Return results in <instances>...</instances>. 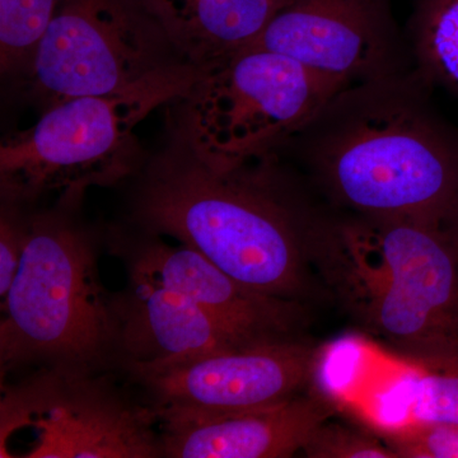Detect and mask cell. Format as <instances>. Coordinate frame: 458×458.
<instances>
[{
  "instance_id": "6da1fadb",
  "label": "cell",
  "mask_w": 458,
  "mask_h": 458,
  "mask_svg": "<svg viewBox=\"0 0 458 458\" xmlns=\"http://www.w3.org/2000/svg\"><path fill=\"white\" fill-rule=\"evenodd\" d=\"M125 225L176 238L259 293L301 302L313 241L335 213L278 152L223 161L174 120L165 144L131 177Z\"/></svg>"
},
{
  "instance_id": "7a4b0ae2",
  "label": "cell",
  "mask_w": 458,
  "mask_h": 458,
  "mask_svg": "<svg viewBox=\"0 0 458 458\" xmlns=\"http://www.w3.org/2000/svg\"><path fill=\"white\" fill-rule=\"evenodd\" d=\"M417 69L352 84L276 152L331 207L445 225L458 203V134Z\"/></svg>"
},
{
  "instance_id": "3957f363",
  "label": "cell",
  "mask_w": 458,
  "mask_h": 458,
  "mask_svg": "<svg viewBox=\"0 0 458 458\" xmlns=\"http://www.w3.org/2000/svg\"><path fill=\"white\" fill-rule=\"evenodd\" d=\"M82 205L29 208L20 267L2 298L0 379L38 372L120 373L114 293L102 285L98 237Z\"/></svg>"
},
{
  "instance_id": "277c9868",
  "label": "cell",
  "mask_w": 458,
  "mask_h": 458,
  "mask_svg": "<svg viewBox=\"0 0 458 458\" xmlns=\"http://www.w3.org/2000/svg\"><path fill=\"white\" fill-rule=\"evenodd\" d=\"M315 256L361 324L412 360L458 348V242L443 225L343 213Z\"/></svg>"
},
{
  "instance_id": "5b68a950",
  "label": "cell",
  "mask_w": 458,
  "mask_h": 458,
  "mask_svg": "<svg viewBox=\"0 0 458 458\" xmlns=\"http://www.w3.org/2000/svg\"><path fill=\"white\" fill-rule=\"evenodd\" d=\"M200 75L179 63L131 89L66 99L42 111L0 146L2 200L35 208L47 199L82 204L87 190L128 182L143 165L135 129L162 105L182 98Z\"/></svg>"
},
{
  "instance_id": "8992f818",
  "label": "cell",
  "mask_w": 458,
  "mask_h": 458,
  "mask_svg": "<svg viewBox=\"0 0 458 458\" xmlns=\"http://www.w3.org/2000/svg\"><path fill=\"white\" fill-rule=\"evenodd\" d=\"M346 84L274 51L250 47L200 72L171 119L223 161L276 152Z\"/></svg>"
},
{
  "instance_id": "52a82bcc",
  "label": "cell",
  "mask_w": 458,
  "mask_h": 458,
  "mask_svg": "<svg viewBox=\"0 0 458 458\" xmlns=\"http://www.w3.org/2000/svg\"><path fill=\"white\" fill-rule=\"evenodd\" d=\"M185 63L135 0H63L18 81L42 111L123 92Z\"/></svg>"
},
{
  "instance_id": "ba28073f",
  "label": "cell",
  "mask_w": 458,
  "mask_h": 458,
  "mask_svg": "<svg viewBox=\"0 0 458 458\" xmlns=\"http://www.w3.org/2000/svg\"><path fill=\"white\" fill-rule=\"evenodd\" d=\"M114 375L38 370L3 382L0 448L29 428V458L161 457L155 411Z\"/></svg>"
},
{
  "instance_id": "9c48e42d",
  "label": "cell",
  "mask_w": 458,
  "mask_h": 458,
  "mask_svg": "<svg viewBox=\"0 0 458 458\" xmlns=\"http://www.w3.org/2000/svg\"><path fill=\"white\" fill-rule=\"evenodd\" d=\"M318 363V352L298 337L159 363L123 364L120 373L162 421L278 405L302 394L316 379Z\"/></svg>"
},
{
  "instance_id": "30bf717a",
  "label": "cell",
  "mask_w": 458,
  "mask_h": 458,
  "mask_svg": "<svg viewBox=\"0 0 458 458\" xmlns=\"http://www.w3.org/2000/svg\"><path fill=\"white\" fill-rule=\"evenodd\" d=\"M252 47L352 86L414 69L391 0H292Z\"/></svg>"
},
{
  "instance_id": "8fae6325",
  "label": "cell",
  "mask_w": 458,
  "mask_h": 458,
  "mask_svg": "<svg viewBox=\"0 0 458 458\" xmlns=\"http://www.w3.org/2000/svg\"><path fill=\"white\" fill-rule=\"evenodd\" d=\"M126 273L140 274L182 292L228 328L251 344L298 339L302 302L259 293L219 269L191 247L171 246L161 236L117 225L107 238Z\"/></svg>"
},
{
  "instance_id": "7c38bea8",
  "label": "cell",
  "mask_w": 458,
  "mask_h": 458,
  "mask_svg": "<svg viewBox=\"0 0 458 458\" xmlns=\"http://www.w3.org/2000/svg\"><path fill=\"white\" fill-rule=\"evenodd\" d=\"M335 410L334 400L318 393L237 414L167 419L158 421L161 457H292Z\"/></svg>"
},
{
  "instance_id": "4fadbf2b",
  "label": "cell",
  "mask_w": 458,
  "mask_h": 458,
  "mask_svg": "<svg viewBox=\"0 0 458 458\" xmlns=\"http://www.w3.org/2000/svg\"><path fill=\"white\" fill-rule=\"evenodd\" d=\"M126 274L128 285L114 293L122 367L259 345L234 335L182 292L149 276Z\"/></svg>"
},
{
  "instance_id": "5bb4252c",
  "label": "cell",
  "mask_w": 458,
  "mask_h": 458,
  "mask_svg": "<svg viewBox=\"0 0 458 458\" xmlns=\"http://www.w3.org/2000/svg\"><path fill=\"white\" fill-rule=\"evenodd\" d=\"M177 55L204 72L250 49L292 0H135Z\"/></svg>"
},
{
  "instance_id": "9a60e30c",
  "label": "cell",
  "mask_w": 458,
  "mask_h": 458,
  "mask_svg": "<svg viewBox=\"0 0 458 458\" xmlns=\"http://www.w3.org/2000/svg\"><path fill=\"white\" fill-rule=\"evenodd\" d=\"M343 403L375 434L409 426L458 427V348L403 366Z\"/></svg>"
},
{
  "instance_id": "2e32d148",
  "label": "cell",
  "mask_w": 458,
  "mask_h": 458,
  "mask_svg": "<svg viewBox=\"0 0 458 458\" xmlns=\"http://www.w3.org/2000/svg\"><path fill=\"white\" fill-rule=\"evenodd\" d=\"M405 36L424 80L458 96V0H414Z\"/></svg>"
},
{
  "instance_id": "e0dca14e",
  "label": "cell",
  "mask_w": 458,
  "mask_h": 458,
  "mask_svg": "<svg viewBox=\"0 0 458 458\" xmlns=\"http://www.w3.org/2000/svg\"><path fill=\"white\" fill-rule=\"evenodd\" d=\"M63 0H0V69L20 81Z\"/></svg>"
},
{
  "instance_id": "ac0fdd59",
  "label": "cell",
  "mask_w": 458,
  "mask_h": 458,
  "mask_svg": "<svg viewBox=\"0 0 458 458\" xmlns=\"http://www.w3.org/2000/svg\"><path fill=\"white\" fill-rule=\"evenodd\" d=\"M302 452L310 458H396L375 433L328 420L311 434Z\"/></svg>"
},
{
  "instance_id": "d6986e66",
  "label": "cell",
  "mask_w": 458,
  "mask_h": 458,
  "mask_svg": "<svg viewBox=\"0 0 458 458\" xmlns=\"http://www.w3.org/2000/svg\"><path fill=\"white\" fill-rule=\"evenodd\" d=\"M376 436L396 458H458V427L409 426Z\"/></svg>"
},
{
  "instance_id": "ffe728a7",
  "label": "cell",
  "mask_w": 458,
  "mask_h": 458,
  "mask_svg": "<svg viewBox=\"0 0 458 458\" xmlns=\"http://www.w3.org/2000/svg\"><path fill=\"white\" fill-rule=\"evenodd\" d=\"M29 208L2 200L0 208V300L7 295L22 259Z\"/></svg>"
},
{
  "instance_id": "44dd1931",
  "label": "cell",
  "mask_w": 458,
  "mask_h": 458,
  "mask_svg": "<svg viewBox=\"0 0 458 458\" xmlns=\"http://www.w3.org/2000/svg\"><path fill=\"white\" fill-rule=\"evenodd\" d=\"M445 228L450 232L452 236H454V240L458 242V203L456 209H454V214L451 216V218L448 219L447 223H445Z\"/></svg>"
}]
</instances>
